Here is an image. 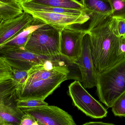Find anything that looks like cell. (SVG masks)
<instances>
[{"label":"cell","mask_w":125,"mask_h":125,"mask_svg":"<svg viewBox=\"0 0 125 125\" xmlns=\"http://www.w3.org/2000/svg\"><path fill=\"white\" fill-rule=\"evenodd\" d=\"M0 125H7L4 123V122L0 118Z\"/></svg>","instance_id":"obj_29"},{"label":"cell","mask_w":125,"mask_h":125,"mask_svg":"<svg viewBox=\"0 0 125 125\" xmlns=\"http://www.w3.org/2000/svg\"><path fill=\"white\" fill-rule=\"evenodd\" d=\"M44 101L36 99H27L19 98L16 101L17 109L22 111L24 109L48 105Z\"/></svg>","instance_id":"obj_19"},{"label":"cell","mask_w":125,"mask_h":125,"mask_svg":"<svg viewBox=\"0 0 125 125\" xmlns=\"http://www.w3.org/2000/svg\"><path fill=\"white\" fill-rule=\"evenodd\" d=\"M68 94L73 105L88 116L94 119L107 116V110L86 90L79 81H75L69 85Z\"/></svg>","instance_id":"obj_5"},{"label":"cell","mask_w":125,"mask_h":125,"mask_svg":"<svg viewBox=\"0 0 125 125\" xmlns=\"http://www.w3.org/2000/svg\"><path fill=\"white\" fill-rule=\"evenodd\" d=\"M62 28L43 23L31 33L25 49L42 56L61 59L60 44Z\"/></svg>","instance_id":"obj_4"},{"label":"cell","mask_w":125,"mask_h":125,"mask_svg":"<svg viewBox=\"0 0 125 125\" xmlns=\"http://www.w3.org/2000/svg\"><path fill=\"white\" fill-rule=\"evenodd\" d=\"M17 89L16 83L12 79L0 83V100L6 104L17 108L16 102L18 98Z\"/></svg>","instance_id":"obj_15"},{"label":"cell","mask_w":125,"mask_h":125,"mask_svg":"<svg viewBox=\"0 0 125 125\" xmlns=\"http://www.w3.org/2000/svg\"><path fill=\"white\" fill-rule=\"evenodd\" d=\"M43 23L35 19L32 25L5 43L0 47V48H25L31 33Z\"/></svg>","instance_id":"obj_14"},{"label":"cell","mask_w":125,"mask_h":125,"mask_svg":"<svg viewBox=\"0 0 125 125\" xmlns=\"http://www.w3.org/2000/svg\"><path fill=\"white\" fill-rule=\"evenodd\" d=\"M111 9V17L125 20V0H108Z\"/></svg>","instance_id":"obj_20"},{"label":"cell","mask_w":125,"mask_h":125,"mask_svg":"<svg viewBox=\"0 0 125 125\" xmlns=\"http://www.w3.org/2000/svg\"><path fill=\"white\" fill-rule=\"evenodd\" d=\"M35 121V119L32 116L24 114L21 118L19 125H32Z\"/></svg>","instance_id":"obj_25"},{"label":"cell","mask_w":125,"mask_h":125,"mask_svg":"<svg viewBox=\"0 0 125 125\" xmlns=\"http://www.w3.org/2000/svg\"><path fill=\"white\" fill-rule=\"evenodd\" d=\"M44 125H77L71 115L54 106H45L22 111Z\"/></svg>","instance_id":"obj_8"},{"label":"cell","mask_w":125,"mask_h":125,"mask_svg":"<svg viewBox=\"0 0 125 125\" xmlns=\"http://www.w3.org/2000/svg\"><path fill=\"white\" fill-rule=\"evenodd\" d=\"M117 31L120 37L125 36V20L116 19Z\"/></svg>","instance_id":"obj_26"},{"label":"cell","mask_w":125,"mask_h":125,"mask_svg":"<svg viewBox=\"0 0 125 125\" xmlns=\"http://www.w3.org/2000/svg\"><path fill=\"white\" fill-rule=\"evenodd\" d=\"M82 125H116L112 123H106L103 122H90Z\"/></svg>","instance_id":"obj_27"},{"label":"cell","mask_w":125,"mask_h":125,"mask_svg":"<svg viewBox=\"0 0 125 125\" xmlns=\"http://www.w3.org/2000/svg\"><path fill=\"white\" fill-rule=\"evenodd\" d=\"M87 30L71 26L62 28L61 31V58L66 62L75 64L82 54L84 39Z\"/></svg>","instance_id":"obj_6"},{"label":"cell","mask_w":125,"mask_h":125,"mask_svg":"<svg viewBox=\"0 0 125 125\" xmlns=\"http://www.w3.org/2000/svg\"><path fill=\"white\" fill-rule=\"evenodd\" d=\"M12 68L3 58L0 57V83L12 79Z\"/></svg>","instance_id":"obj_21"},{"label":"cell","mask_w":125,"mask_h":125,"mask_svg":"<svg viewBox=\"0 0 125 125\" xmlns=\"http://www.w3.org/2000/svg\"><path fill=\"white\" fill-rule=\"evenodd\" d=\"M23 12L18 0H0V18L3 21L17 17Z\"/></svg>","instance_id":"obj_16"},{"label":"cell","mask_w":125,"mask_h":125,"mask_svg":"<svg viewBox=\"0 0 125 125\" xmlns=\"http://www.w3.org/2000/svg\"><path fill=\"white\" fill-rule=\"evenodd\" d=\"M2 21H3V20H2V19H1V18H0V23H1L2 22Z\"/></svg>","instance_id":"obj_30"},{"label":"cell","mask_w":125,"mask_h":125,"mask_svg":"<svg viewBox=\"0 0 125 125\" xmlns=\"http://www.w3.org/2000/svg\"><path fill=\"white\" fill-rule=\"evenodd\" d=\"M28 71L20 70L12 68V79L17 86L18 92L28 78Z\"/></svg>","instance_id":"obj_23"},{"label":"cell","mask_w":125,"mask_h":125,"mask_svg":"<svg viewBox=\"0 0 125 125\" xmlns=\"http://www.w3.org/2000/svg\"><path fill=\"white\" fill-rule=\"evenodd\" d=\"M35 19L23 12L17 17L3 21L0 24V47L33 24Z\"/></svg>","instance_id":"obj_11"},{"label":"cell","mask_w":125,"mask_h":125,"mask_svg":"<svg viewBox=\"0 0 125 125\" xmlns=\"http://www.w3.org/2000/svg\"><path fill=\"white\" fill-rule=\"evenodd\" d=\"M69 74L68 65L62 59H50L34 66L18 91V98L44 101L68 80Z\"/></svg>","instance_id":"obj_1"},{"label":"cell","mask_w":125,"mask_h":125,"mask_svg":"<svg viewBox=\"0 0 125 125\" xmlns=\"http://www.w3.org/2000/svg\"><path fill=\"white\" fill-rule=\"evenodd\" d=\"M87 32L97 74L110 69L120 62L118 58L120 36L116 18L109 16Z\"/></svg>","instance_id":"obj_2"},{"label":"cell","mask_w":125,"mask_h":125,"mask_svg":"<svg viewBox=\"0 0 125 125\" xmlns=\"http://www.w3.org/2000/svg\"><path fill=\"white\" fill-rule=\"evenodd\" d=\"M96 87L100 101L111 108L125 92V58L113 67L97 74Z\"/></svg>","instance_id":"obj_3"},{"label":"cell","mask_w":125,"mask_h":125,"mask_svg":"<svg viewBox=\"0 0 125 125\" xmlns=\"http://www.w3.org/2000/svg\"><path fill=\"white\" fill-rule=\"evenodd\" d=\"M0 57L13 69L29 71L33 67L54 59L31 53L25 48H0Z\"/></svg>","instance_id":"obj_7"},{"label":"cell","mask_w":125,"mask_h":125,"mask_svg":"<svg viewBox=\"0 0 125 125\" xmlns=\"http://www.w3.org/2000/svg\"><path fill=\"white\" fill-rule=\"evenodd\" d=\"M23 112L0 100V118L7 125H19Z\"/></svg>","instance_id":"obj_17"},{"label":"cell","mask_w":125,"mask_h":125,"mask_svg":"<svg viewBox=\"0 0 125 125\" xmlns=\"http://www.w3.org/2000/svg\"><path fill=\"white\" fill-rule=\"evenodd\" d=\"M23 12H54L68 14L80 15L87 14L85 11L81 10L62 9L50 6L42 5L35 3L32 0H18Z\"/></svg>","instance_id":"obj_13"},{"label":"cell","mask_w":125,"mask_h":125,"mask_svg":"<svg viewBox=\"0 0 125 125\" xmlns=\"http://www.w3.org/2000/svg\"><path fill=\"white\" fill-rule=\"evenodd\" d=\"M118 58L120 61L125 58V36L121 37L120 38Z\"/></svg>","instance_id":"obj_24"},{"label":"cell","mask_w":125,"mask_h":125,"mask_svg":"<svg viewBox=\"0 0 125 125\" xmlns=\"http://www.w3.org/2000/svg\"><path fill=\"white\" fill-rule=\"evenodd\" d=\"M44 125L43 124H42L40 122H38V121H35L34 123H33V125Z\"/></svg>","instance_id":"obj_28"},{"label":"cell","mask_w":125,"mask_h":125,"mask_svg":"<svg viewBox=\"0 0 125 125\" xmlns=\"http://www.w3.org/2000/svg\"><path fill=\"white\" fill-rule=\"evenodd\" d=\"M75 64L80 70L84 88L91 89L96 86L97 73L93 59L88 34L84 39L81 56Z\"/></svg>","instance_id":"obj_9"},{"label":"cell","mask_w":125,"mask_h":125,"mask_svg":"<svg viewBox=\"0 0 125 125\" xmlns=\"http://www.w3.org/2000/svg\"><path fill=\"white\" fill-rule=\"evenodd\" d=\"M32 1L35 3L42 5L62 9L81 10L85 11L84 7L81 1L75 0H32Z\"/></svg>","instance_id":"obj_18"},{"label":"cell","mask_w":125,"mask_h":125,"mask_svg":"<svg viewBox=\"0 0 125 125\" xmlns=\"http://www.w3.org/2000/svg\"><path fill=\"white\" fill-rule=\"evenodd\" d=\"M111 108L115 116L125 117V92L117 100Z\"/></svg>","instance_id":"obj_22"},{"label":"cell","mask_w":125,"mask_h":125,"mask_svg":"<svg viewBox=\"0 0 125 125\" xmlns=\"http://www.w3.org/2000/svg\"><path fill=\"white\" fill-rule=\"evenodd\" d=\"M81 2L91 20L87 30L93 28L111 15V9L107 0H82Z\"/></svg>","instance_id":"obj_12"},{"label":"cell","mask_w":125,"mask_h":125,"mask_svg":"<svg viewBox=\"0 0 125 125\" xmlns=\"http://www.w3.org/2000/svg\"><path fill=\"white\" fill-rule=\"evenodd\" d=\"M28 13L36 20L58 28L82 25L90 19L87 14L76 15L42 12H30Z\"/></svg>","instance_id":"obj_10"}]
</instances>
